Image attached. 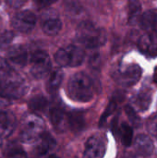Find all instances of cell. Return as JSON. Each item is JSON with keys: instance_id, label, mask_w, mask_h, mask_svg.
Returning a JSON list of instances; mask_svg holds the SVG:
<instances>
[{"instance_id": "6da1fadb", "label": "cell", "mask_w": 157, "mask_h": 158, "mask_svg": "<svg viewBox=\"0 0 157 158\" xmlns=\"http://www.w3.org/2000/svg\"><path fill=\"white\" fill-rule=\"evenodd\" d=\"M93 85L91 79L84 73L74 74L68 84V94L69 97L81 103H86L93 97Z\"/></svg>"}, {"instance_id": "7a4b0ae2", "label": "cell", "mask_w": 157, "mask_h": 158, "mask_svg": "<svg viewBox=\"0 0 157 158\" xmlns=\"http://www.w3.org/2000/svg\"><path fill=\"white\" fill-rule=\"evenodd\" d=\"M28 91V85L21 76L11 69L0 78V95L5 98L19 99Z\"/></svg>"}, {"instance_id": "3957f363", "label": "cell", "mask_w": 157, "mask_h": 158, "mask_svg": "<svg viewBox=\"0 0 157 158\" xmlns=\"http://www.w3.org/2000/svg\"><path fill=\"white\" fill-rule=\"evenodd\" d=\"M76 37L80 44L91 49L104 45L107 39L105 31L103 29L97 28L88 21L82 22L78 26Z\"/></svg>"}, {"instance_id": "277c9868", "label": "cell", "mask_w": 157, "mask_h": 158, "mask_svg": "<svg viewBox=\"0 0 157 158\" xmlns=\"http://www.w3.org/2000/svg\"><path fill=\"white\" fill-rule=\"evenodd\" d=\"M44 134V122L36 114L26 115L20 124L19 137L23 143H31L40 140Z\"/></svg>"}, {"instance_id": "5b68a950", "label": "cell", "mask_w": 157, "mask_h": 158, "mask_svg": "<svg viewBox=\"0 0 157 158\" xmlns=\"http://www.w3.org/2000/svg\"><path fill=\"white\" fill-rule=\"evenodd\" d=\"M85 57L84 51L77 45H68L57 50L55 60L60 67H78Z\"/></svg>"}, {"instance_id": "8992f818", "label": "cell", "mask_w": 157, "mask_h": 158, "mask_svg": "<svg viewBox=\"0 0 157 158\" xmlns=\"http://www.w3.org/2000/svg\"><path fill=\"white\" fill-rule=\"evenodd\" d=\"M142 69L137 64H126L119 66L113 73L115 81L122 87L135 85L142 77Z\"/></svg>"}, {"instance_id": "52a82bcc", "label": "cell", "mask_w": 157, "mask_h": 158, "mask_svg": "<svg viewBox=\"0 0 157 158\" xmlns=\"http://www.w3.org/2000/svg\"><path fill=\"white\" fill-rule=\"evenodd\" d=\"M50 56L44 51L35 52L31 58V72L36 79L44 78L51 70Z\"/></svg>"}, {"instance_id": "ba28073f", "label": "cell", "mask_w": 157, "mask_h": 158, "mask_svg": "<svg viewBox=\"0 0 157 158\" xmlns=\"http://www.w3.org/2000/svg\"><path fill=\"white\" fill-rule=\"evenodd\" d=\"M106 151V141L103 135L94 134L91 136L86 143L83 158H103Z\"/></svg>"}, {"instance_id": "9c48e42d", "label": "cell", "mask_w": 157, "mask_h": 158, "mask_svg": "<svg viewBox=\"0 0 157 158\" xmlns=\"http://www.w3.org/2000/svg\"><path fill=\"white\" fill-rule=\"evenodd\" d=\"M56 143L55 139L47 133H44L40 139L33 151L34 158H59L56 153Z\"/></svg>"}, {"instance_id": "30bf717a", "label": "cell", "mask_w": 157, "mask_h": 158, "mask_svg": "<svg viewBox=\"0 0 157 158\" xmlns=\"http://www.w3.org/2000/svg\"><path fill=\"white\" fill-rule=\"evenodd\" d=\"M36 16L30 10H23L18 12L12 19V27L20 32H30L35 26Z\"/></svg>"}, {"instance_id": "8fae6325", "label": "cell", "mask_w": 157, "mask_h": 158, "mask_svg": "<svg viewBox=\"0 0 157 158\" xmlns=\"http://www.w3.org/2000/svg\"><path fill=\"white\" fill-rule=\"evenodd\" d=\"M17 118L15 115L7 110L0 111V137L7 138L15 131Z\"/></svg>"}, {"instance_id": "7c38bea8", "label": "cell", "mask_w": 157, "mask_h": 158, "mask_svg": "<svg viewBox=\"0 0 157 158\" xmlns=\"http://www.w3.org/2000/svg\"><path fill=\"white\" fill-rule=\"evenodd\" d=\"M62 28V22L56 13L49 12L44 15L42 21V29L43 32L49 36H55L59 33Z\"/></svg>"}, {"instance_id": "4fadbf2b", "label": "cell", "mask_w": 157, "mask_h": 158, "mask_svg": "<svg viewBox=\"0 0 157 158\" xmlns=\"http://www.w3.org/2000/svg\"><path fill=\"white\" fill-rule=\"evenodd\" d=\"M131 104L133 106L142 111L144 112L146 111L152 102V91L150 88H143L140 90L138 93H136L132 97H131Z\"/></svg>"}, {"instance_id": "5bb4252c", "label": "cell", "mask_w": 157, "mask_h": 158, "mask_svg": "<svg viewBox=\"0 0 157 158\" xmlns=\"http://www.w3.org/2000/svg\"><path fill=\"white\" fill-rule=\"evenodd\" d=\"M138 45L143 54L150 56H157V34L145 33L140 38Z\"/></svg>"}, {"instance_id": "9a60e30c", "label": "cell", "mask_w": 157, "mask_h": 158, "mask_svg": "<svg viewBox=\"0 0 157 158\" xmlns=\"http://www.w3.org/2000/svg\"><path fill=\"white\" fill-rule=\"evenodd\" d=\"M50 120L54 128L60 132H63L68 127V114L61 107H54L50 111Z\"/></svg>"}, {"instance_id": "2e32d148", "label": "cell", "mask_w": 157, "mask_h": 158, "mask_svg": "<svg viewBox=\"0 0 157 158\" xmlns=\"http://www.w3.org/2000/svg\"><path fill=\"white\" fill-rule=\"evenodd\" d=\"M134 149L137 155L150 157L154 152V143L147 135H138L134 140Z\"/></svg>"}, {"instance_id": "e0dca14e", "label": "cell", "mask_w": 157, "mask_h": 158, "mask_svg": "<svg viewBox=\"0 0 157 158\" xmlns=\"http://www.w3.org/2000/svg\"><path fill=\"white\" fill-rule=\"evenodd\" d=\"M141 26L149 33H157V11L148 10L144 12L140 19Z\"/></svg>"}, {"instance_id": "ac0fdd59", "label": "cell", "mask_w": 157, "mask_h": 158, "mask_svg": "<svg viewBox=\"0 0 157 158\" xmlns=\"http://www.w3.org/2000/svg\"><path fill=\"white\" fill-rule=\"evenodd\" d=\"M7 57L16 65L25 66L28 61V52L24 46L16 45L9 50L7 53Z\"/></svg>"}, {"instance_id": "d6986e66", "label": "cell", "mask_w": 157, "mask_h": 158, "mask_svg": "<svg viewBox=\"0 0 157 158\" xmlns=\"http://www.w3.org/2000/svg\"><path fill=\"white\" fill-rule=\"evenodd\" d=\"M63 76H64L63 72L59 69H56L52 72V74L50 75V78L48 80L47 85H46L47 91L49 93L53 94L58 90V88H59V86L63 81Z\"/></svg>"}, {"instance_id": "ffe728a7", "label": "cell", "mask_w": 157, "mask_h": 158, "mask_svg": "<svg viewBox=\"0 0 157 158\" xmlns=\"http://www.w3.org/2000/svg\"><path fill=\"white\" fill-rule=\"evenodd\" d=\"M68 127L74 132L81 131L84 127V118L81 112H71L68 114Z\"/></svg>"}, {"instance_id": "44dd1931", "label": "cell", "mask_w": 157, "mask_h": 158, "mask_svg": "<svg viewBox=\"0 0 157 158\" xmlns=\"http://www.w3.org/2000/svg\"><path fill=\"white\" fill-rule=\"evenodd\" d=\"M119 136L124 146L129 147L133 141V130L126 123H122L119 127Z\"/></svg>"}, {"instance_id": "7402d4cb", "label": "cell", "mask_w": 157, "mask_h": 158, "mask_svg": "<svg viewBox=\"0 0 157 158\" xmlns=\"http://www.w3.org/2000/svg\"><path fill=\"white\" fill-rule=\"evenodd\" d=\"M47 100L43 95H36L32 97L29 102V107L33 112L42 113L47 107Z\"/></svg>"}, {"instance_id": "603a6c76", "label": "cell", "mask_w": 157, "mask_h": 158, "mask_svg": "<svg viewBox=\"0 0 157 158\" xmlns=\"http://www.w3.org/2000/svg\"><path fill=\"white\" fill-rule=\"evenodd\" d=\"M130 12H129V22L130 24H135L138 19L142 17V6L137 1H131L129 3Z\"/></svg>"}, {"instance_id": "cb8c5ba5", "label": "cell", "mask_w": 157, "mask_h": 158, "mask_svg": "<svg viewBox=\"0 0 157 158\" xmlns=\"http://www.w3.org/2000/svg\"><path fill=\"white\" fill-rule=\"evenodd\" d=\"M125 111H126V114H127L130 123L134 127H136V128L140 127V125H141V118L138 116V114L136 113L135 109L132 106H127L125 107Z\"/></svg>"}, {"instance_id": "d4e9b609", "label": "cell", "mask_w": 157, "mask_h": 158, "mask_svg": "<svg viewBox=\"0 0 157 158\" xmlns=\"http://www.w3.org/2000/svg\"><path fill=\"white\" fill-rule=\"evenodd\" d=\"M14 39V33L10 31H6L0 35V49H5L10 45Z\"/></svg>"}, {"instance_id": "484cf974", "label": "cell", "mask_w": 157, "mask_h": 158, "mask_svg": "<svg viewBox=\"0 0 157 158\" xmlns=\"http://www.w3.org/2000/svg\"><path fill=\"white\" fill-rule=\"evenodd\" d=\"M117 103H118V101H116L115 99H113V101H111L110 102V104L108 105V106L106 107V109H105V113H104V115L102 116V118H101V121H100V125H102L103 124V122L105 121V120H106V118L116 110V107H117Z\"/></svg>"}, {"instance_id": "4316f807", "label": "cell", "mask_w": 157, "mask_h": 158, "mask_svg": "<svg viewBox=\"0 0 157 158\" xmlns=\"http://www.w3.org/2000/svg\"><path fill=\"white\" fill-rule=\"evenodd\" d=\"M6 158H27V155L19 147H15L8 151Z\"/></svg>"}, {"instance_id": "83f0119b", "label": "cell", "mask_w": 157, "mask_h": 158, "mask_svg": "<svg viewBox=\"0 0 157 158\" xmlns=\"http://www.w3.org/2000/svg\"><path fill=\"white\" fill-rule=\"evenodd\" d=\"M148 131L157 139V116L152 117L148 121Z\"/></svg>"}, {"instance_id": "f1b7e54d", "label": "cell", "mask_w": 157, "mask_h": 158, "mask_svg": "<svg viewBox=\"0 0 157 158\" xmlns=\"http://www.w3.org/2000/svg\"><path fill=\"white\" fill-rule=\"evenodd\" d=\"M9 70H10V69H9V66H8L7 62L6 61V59H4L3 57L0 56V72H3V74H4Z\"/></svg>"}, {"instance_id": "f546056e", "label": "cell", "mask_w": 157, "mask_h": 158, "mask_svg": "<svg viewBox=\"0 0 157 158\" xmlns=\"http://www.w3.org/2000/svg\"><path fill=\"white\" fill-rule=\"evenodd\" d=\"M154 81L157 83V67L155 69V72H154Z\"/></svg>"}, {"instance_id": "4dcf8cb0", "label": "cell", "mask_w": 157, "mask_h": 158, "mask_svg": "<svg viewBox=\"0 0 157 158\" xmlns=\"http://www.w3.org/2000/svg\"><path fill=\"white\" fill-rule=\"evenodd\" d=\"M132 158H149V157H147V156H141V155H135Z\"/></svg>"}, {"instance_id": "1f68e13d", "label": "cell", "mask_w": 157, "mask_h": 158, "mask_svg": "<svg viewBox=\"0 0 157 158\" xmlns=\"http://www.w3.org/2000/svg\"><path fill=\"white\" fill-rule=\"evenodd\" d=\"M2 137H0V147H1V144H2Z\"/></svg>"}]
</instances>
